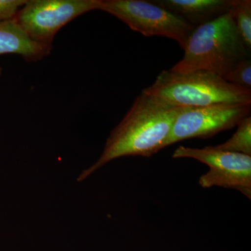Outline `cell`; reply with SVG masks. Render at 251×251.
I'll use <instances>...</instances> for the list:
<instances>
[{
  "instance_id": "obj_1",
  "label": "cell",
  "mask_w": 251,
  "mask_h": 251,
  "mask_svg": "<svg viewBox=\"0 0 251 251\" xmlns=\"http://www.w3.org/2000/svg\"><path fill=\"white\" fill-rule=\"evenodd\" d=\"M188 108L168 105L142 92L112 130L99 159L82 172L77 181L87 179L112 160L124 156L150 157L158 152L165 148L176 117Z\"/></svg>"
},
{
  "instance_id": "obj_2",
  "label": "cell",
  "mask_w": 251,
  "mask_h": 251,
  "mask_svg": "<svg viewBox=\"0 0 251 251\" xmlns=\"http://www.w3.org/2000/svg\"><path fill=\"white\" fill-rule=\"evenodd\" d=\"M183 58L171 69L179 74L207 72L223 77L241 61L251 58L234 21L232 9L200 26L184 47Z\"/></svg>"
},
{
  "instance_id": "obj_3",
  "label": "cell",
  "mask_w": 251,
  "mask_h": 251,
  "mask_svg": "<svg viewBox=\"0 0 251 251\" xmlns=\"http://www.w3.org/2000/svg\"><path fill=\"white\" fill-rule=\"evenodd\" d=\"M173 106L202 107L214 104H251V90L229 83L207 72L179 74L163 71L143 91Z\"/></svg>"
},
{
  "instance_id": "obj_4",
  "label": "cell",
  "mask_w": 251,
  "mask_h": 251,
  "mask_svg": "<svg viewBox=\"0 0 251 251\" xmlns=\"http://www.w3.org/2000/svg\"><path fill=\"white\" fill-rule=\"evenodd\" d=\"M148 37L163 36L176 41L184 49L195 28L184 20L151 1L101 0L100 9Z\"/></svg>"
},
{
  "instance_id": "obj_5",
  "label": "cell",
  "mask_w": 251,
  "mask_h": 251,
  "mask_svg": "<svg viewBox=\"0 0 251 251\" xmlns=\"http://www.w3.org/2000/svg\"><path fill=\"white\" fill-rule=\"evenodd\" d=\"M101 0H28L14 19L30 39L52 46L54 36L73 20L100 9Z\"/></svg>"
},
{
  "instance_id": "obj_6",
  "label": "cell",
  "mask_w": 251,
  "mask_h": 251,
  "mask_svg": "<svg viewBox=\"0 0 251 251\" xmlns=\"http://www.w3.org/2000/svg\"><path fill=\"white\" fill-rule=\"evenodd\" d=\"M173 158H193L209 167L199 179L202 188H230L251 199V156L224 151L216 146L191 148L181 145L175 150Z\"/></svg>"
},
{
  "instance_id": "obj_7",
  "label": "cell",
  "mask_w": 251,
  "mask_h": 251,
  "mask_svg": "<svg viewBox=\"0 0 251 251\" xmlns=\"http://www.w3.org/2000/svg\"><path fill=\"white\" fill-rule=\"evenodd\" d=\"M251 104L220 103L189 107L176 117L165 148L191 138H211L233 128L250 116Z\"/></svg>"
},
{
  "instance_id": "obj_8",
  "label": "cell",
  "mask_w": 251,
  "mask_h": 251,
  "mask_svg": "<svg viewBox=\"0 0 251 251\" xmlns=\"http://www.w3.org/2000/svg\"><path fill=\"white\" fill-rule=\"evenodd\" d=\"M195 29L228 13L234 0H151Z\"/></svg>"
},
{
  "instance_id": "obj_9",
  "label": "cell",
  "mask_w": 251,
  "mask_h": 251,
  "mask_svg": "<svg viewBox=\"0 0 251 251\" xmlns=\"http://www.w3.org/2000/svg\"><path fill=\"white\" fill-rule=\"evenodd\" d=\"M52 46L30 39L16 20L0 21V55H21L27 62H36L47 57Z\"/></svg>"
},
{
  "instance_id": "obj_10",
  "label": "cell",
  "mask_w": 251,
  "mask_h": 251,
  "mask_svg": "<svg viewBox=\"0 0 251 251\" xmlns=\"http://www.w3.org/2000/svg\"><path fill=\"white\" fill-rule=\"evenodd\" d=\"M220 150L251 156V116L237 125V130L227 141L216 146Z\"/></svg>"
},
{
  "instance_id": "obj_11",
  "label": "cell",
  "mask_w": 251,
  "mask_h": 251,
  "mask_svg": "<svg viewBox=\"0 0 251 251\" xmlns=\"http://www.w3.org/2000/svg\"><path fill=\"white\" fill-rule=\"evenodd\" d=\"M234 21L241 39L248 50H251V1L234 0Z\"/></svg>"
},
{
  "instance_id": "obj_12",
  "label": "cell",
  "mask_w": 251,
  "mask_h": 251,
  "mask_svg": "<svg viewBox=\"0 0 251 251\" xmlns=\"http://www.w3.org/2000/svg\"><path fill=\"white\" fill-rule=\"evenodd\" d=\"M223 78L229 83L251 90V59L247 58L241 61Z\"/></svg>"
},
{
  "instance_id": "obj_13",
  "label": "cell",
  "mask_w": 251,
  "mask_h": 251,
  "mask_svg": "<svg viewBox=\"0 0 251 251\" xmlns=\"http://www.w3.org/2000/svg\"><path fill=\"white\" fill-rule=\"evenodd\" d=\"M25 0H0V21L14 19Z\"/></svg>"
},
{
  "instance_id": "obj_14",
  "label": "cell",
  "mask_w": 251,
  "mask_h": 251,
  "mask_svg": "<svg viewBox=\"0 0 251 251\" xmlns=\"http://www.w3.org/2000/svg\"><path fill=\"white\" fill-rule=\"evenodd\" d=\"M1 74H2V69H1V66H0V77L1 76Z\"/></svg>"
}]
</instances>
